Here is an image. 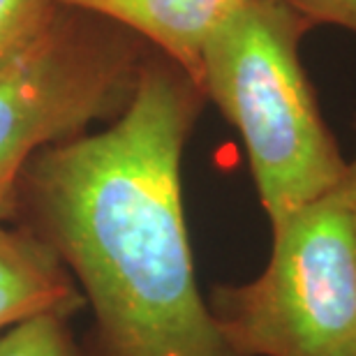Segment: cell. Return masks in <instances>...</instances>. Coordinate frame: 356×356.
<instances>
[{"label":"cell","mask_w":356,"mask_h":356,"mask_svg":"<svg viewBox=\"0 0 356 356\" xmlns=\"http://www.w3.org/2000/svg\"><path fill=\"white\" fill-rule=\"evenodd\" d=\"M144 44L111 21L63 7L31 51L0 70V222L17 220L19 181L35 153L123 111Z\"/></svg>","instance_id":"obj_4"},{"label":"cell","mask_w":356,"mask_h":356,"mask_svg":"<svg viewBox=\"0 0 356 356\" xmlns=\"http://www.w3.org/2000/svg\"><path fill=\"white\" fill-rule=\"evenodd\" d=\"M206 102L167 56H144L123 111L33 155L17 220L56 252L92 326L83 356H241L202 296L181 165Z\"/></svg>","instance_id":"obj_1"},{"label":"cell","mask_w":356,"mask_h":356,"mask_svg":"<svg viewBox=\"0 0 356 356\" xmlns=\"http://www.w3.org/2000/svg\"><path fill=\"white\" fill-rule=\"evenodd\" d=\"M86 308L72 273L47 243L17 222H0V336L38 317L72 319Z\"/></svg>","instance_id":"obj_5"},{"label":"cell","mask_w":356,"mask_h":356,"mask_svg":"<svg viewBox=\"0 0 356 356\" xmlns=\"http://www.w3.org/2000/svg\"><path fill=\"white\" fill-rule=\"evenodd\" d=\"M345 195H347V204H350V213H352V225H354V236H356V155L354 160L347 167V176H345Z\"/></svg>","instance_id":"obj_10"},{"label":"cell","mask_w":356,"mask_h":356,"mask_svg":"<svg viewBox=\"0 0 356 356\" xmlns=\"http://www.w3.org/2000/svg\"><path fill=\"white\" fill-rule=\"evenodd\" d=\"M312 28L284 0H238L202 51L199 88L243 139L270 227L338 188L350 167L301 60Z\"/></svg>","instance_id":"obj_2"},{"label":"cell","mask_w":356,"mask_h":356,"mask_svg":"<svg viewBox=\"0 0 356 356\" xmlns=\"http://www.w3.org/2000/svg\"><path fill=\"white\" fill-rule=\"evenodd\" d=\"M270 234L266 268L206 298L227 343L241 356H356V236L345 185Z\"/></svg>","instance_id":"obj_3"},{"label":"cell","mask_w":356,"mask_h":356,"mask_svg":"<svg viewBox=\"0 0 356 356\" xmlns=\"http://www.w3.org/2000/svg\"><path fill=\"white\" fill-rule=\"evenodd\" d=\"M0 356H83L70 319L38 317L0 336Z\"/></svg>","instance_id":"obj_8"},{"label":"cell","mask_w":356,"mask_h":356,"mask_svg":"<svg viewBox=\"0 0 356 356\" xmlns=\"http://www.w3.org/2000/svg\"><path fill=\"white\" fill-rule=\"evenodd\" d=\"M312 26H340L356 33V0H284Z\"/></svg>","instance_id":"obj_9"},{"label":"cell","mask_w":356,"mask_h":356,"mask_svg":"<svg viewBox=\"0 0 356 356\" xmlns=\"http://www.w3.org/2000/svg\"><path fill=\"white\" fill-rule=\"evenodd\" d=\"M67 10L111 21L153 44L199 86L202 51L238 0H56Z\"/></svg>","instance_id":"obj_6"},{"label":"cell","mask_w":356,"mask_h":356,"mask_svg":"<svg viewBox=\"0 0 356 356\" xmlns=\"http://www.w3.org/2000/svg\"><path fill=\"white\" fill-rule=\"evenodd\" d=\"M56 0H0V70L12 65L56 26Z\"/></svg>","instance_id":"obj_7"}]
</instances>
